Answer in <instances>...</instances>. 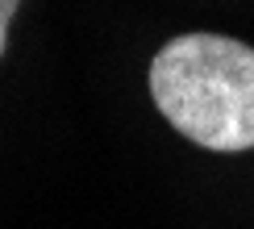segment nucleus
I'll return each mask as SVG.
<instances>
[{
	"mask_svg": "<svg viewBox=\"0 0 254 229\" xmlns=\"http://www.w3.org/2000/svg\"><path fill=\"white\" fill-rule=\"evenodd\" d=\"M150 96L171 129L204 150H254V46L179 34L150 62Z\"/></svg>",
	"mask_w": 254,
	"mask_h": 229,
	"instance_id": "1",
	"label": "nucleus"
},
{
	"mask_svg": "<svg viewBox=\"0 0 254 229\" xmlns=\"http://www.w3.org/2000/svg\"><path fill=\"white\" fill-rule=\"evenodd\" d=\"M21 0H0V58H4V46H8V21H13Z\"/></svg>",
	"mask_w": 254,
	"mask_h": 229,
	"instance_id": "2",
	"label": "nucleus"
}]
</instances>
